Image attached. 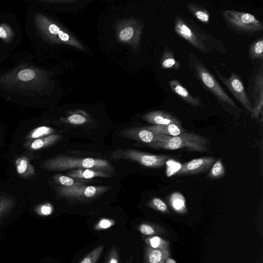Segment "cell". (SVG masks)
I'll list each match as a JSON object with an SVG mask.
<instances>
[{
    "instance_id": "1",
    "label": "cell",
    "mask_w": 263,
    "mask_h": 263,
    "mask_svg": "<svg viewBox=\"0 0 263 263\" xmlns=\"http://www.w3.org/2000/svg\"><path fill=\"white\" fill-rule=\"evenodd\" d=\"M174 30L181 38L204 53L216 51L220 53L227 50L221 41L202 30L194 21L176 15Z\"/></svg>"
},
{
    "instance_id": "2",
    "label": "cell",
    "mask_w": 263,
    "mask_h": 263,
    "mask_svg": "<svg viewBox=\"0 0 263 263\" xmlns=\"http://www.w3.org/2000/svg\"><path fill=\"white\" fill-rule=\"evenodd\" d=\"M188 60L189 68L193 76L205 90L212 94L221 106L234 111H241L198 57L190 53Z\"/></svg>"
},
{
    "instance_id": "3",
    "label": "cell",
    "mask_w": 263,
    "mask_h": 263,
    "mask_svg": "<svg viewBox=\"0 0 263 263\" xmlns=\"http://www.w3.org/2000/svg\"><path fill=\"white\" fill-rule=\"evenodd\" d=\"M222 17L227 26L237 34L250 36L261 32L263 25L254 15L235 10H226Z\"/></svg>"
},
{
    "instance_id": "4",
    "label": "cell",
    "mask_w": 263,
    "mask_h": 263,
    "mask_svg": "<svg viewBox=\"0 0 263 263\" xmlns=\"http://www.w3.org/2000/svg\"><path fill=\"white\" fill-rule=\"evenodd\" d=\"M42 167L49 171H64L74 168L102 170L108 171L111 169L106 160L93 158H72L59 156L45 160Z\"/></svg>"
},
{
    "instance_id": "5",
    "label": "cell",
    "mask_w": 263,
    "mask_h": 263,
    "mask_svg": "<svg viewBox=\"0 0 263 263\" xmlns=\"http://www.w3.org/2000/svg\"><path fill=\"white\" fill-rule=\"evenodd\" d=\"M208 139L200 135L193 133H183L178 136H170L167 140L155 142L149 145L157 148L165 150H176L183 148L189 150L205 152L208 149Z\"/></svg>"
},
{
    "instance_id": "6",
    "label": "cell",
    "mask_w": 263,
    "mask_h": 263,
    "mask_svg": "<svg viewBox=\"0 0 263 263\" xmlns=\"http://www.w3.org/2000/svg\"><path fill=\"white\" fill-rule=\"evenodd\" d=\"M248 96L252 105L251 117L259 119L263 111V63L254 66L248 85Z\"/></svg>"
},
{
    "instance_id": "7",
    "label": "cell",
    "mask_w": 263,
    "mask_h": 263,
    "mask_svg": "<svg viewBox=\"0 0 263 263\" xmlns=\"http://www.w3.org/2000/svg\"><path fill=\"white\" fill-rule=\"evenodd\" d=\"M214 69L221 82L246 110L251 113L252 111V103L240 77L236 73L233 72L230 77L226 78L221 74L216 66Z\"/></svg>"
},
{
    "instance_id": "8",
    "label": "cell",
    "mask_w": 263,
    "mask_h": 263,
    "mask_svg": "<svg viewBox=\"0 0 263 263\" xmlns=\"http://www.w3.org/2000/svg\"><path fill=\"white\" fill-rule=\"evenodd\" d=\"M123 158L136 161L151 167H161L164 165L170 157L165 155H154L133 149L123 151L119 154Z\"/></svg>"
},
{
    "instance_id": "9",
    "label": "cell",
    "mask_w": 263,
    "mask_h": 263,
    "mask_svg": "<svg viewBox=\"0 0 263 263\" xmlns=\"http://www.w3.org/2000/svg\"><path fill=\"white\" fill-rule=\"evenodd\" d=\"M106 186H86L84 185L70 187L60 186L58 192L61 196L70 198H91L104 191Z\"/></svg>"
},
{
    "instance_id": "10",
    "label": "cell",
    "mask_w": 263,
    "mask_h": 263,
    "mask_svg": "<svg viewBox=\"0 0 263 263\" xmlns=\"http://www.w3.org/2000/svg\"><path fill=\"white\" fill-rule=\"evenodd\" d=\"M215 161L213 157L196 158L182 164L175 174L188 175L203 173L210 169Z\"/></svg>"
},
{
    "instance_id": "11",
    "label": "cell",
    "mask_w": 263,
    "mask_h": 263,
    "mask_svg": "<svg viewBox=\"0 0 263 263\" xmlns=\"http://www.w3.org/2000/svg\"><path fill=\"white\" fill-rule=\"evenodd\" d=\"M168 83L172 91L183 101L195 107H203V104L199 97L192 96L177 80H171Z\"/></svg>"
},
{
    "instance_id": "12",
    "label": "cell",
    "mask_w": 263,
    "mask_h": 263,
    "mask_svg": "<svg viewBox=\"0 0 263 263\" xmlns=\"http://www.w3.org/2000/svg\"><path fill=\"white\" fill-rule=\"evenodd\" d=\"M128 134L140 141L147 143L165 141L168 139L170 137L169 136L158 134L143 128L131 129L129 131Z\"/></svg>"
},
{
    "instance_id": "13",
    "label": "cell",
    "mask_w": 263,
    "mask_h": 263,
    "mask_svg": "<svg viewBox=\"0 0 263 263\" xmlns=\"http://www.w3.org/2000/svg\"><path fill=\"white\" fill-rule=\"evenodd\" d=\"M145 119L154 125H167L176 124L181 125V122L174 116L169 112L157 111L149 113Z\"/></svg>"
},
{
    "instance_id": "14",
    "label": "cell",
    "mask_w": 263,
    "mask_h": 263,
    "mask_svg": "<svg viewBox=\"0 0 263 263\" xmlns=\"http://www.w3.org/2000/svg\"><path fill=\"white\" fill-rule=\"evenodd\" d=\"M68 176L77 179H88L96 177H109L107 171L102 170L78 168L67 173Z\"/></svg>"
},
{
    "instance_id": "15",
    "label": "cell",
    "mask_w": 263,
    "mask_h": 263,
    "mask_svg": "<svg viewBox=\"0 0 263 263\" xmlns=\"http://www.w3.org/2000/svg\"><path fill=\"white\" fill-rule=\"evenodd\" d=\"M153 132L169 136H178L185 131L181 125L170 124L167 125H154L143 127Z\"/></svg>"
},
{
    "instance_id": "16",
    "label": "cell",
    "mask_w": 263,
    "mask_h": 263,
    "mask_svg": "<svg viewBox=\"0 0 263 263\" xmlns=\"http://www.w3.org/2000/svg\"><path fill=\"white\" fill-rule=\"evenodd\" d=\"M171 256L170 249L160 250L146 246L144 249V263H164L165 259Z\"/></svg>"
},
{
    "instance_id": "17",
    "label": "cell",
    "mask_w": 263,
    "mask_h": 263,
    "mask_svg": "<svg viewBox=\"0 0 263 263\" xmlns=\"http://www.w3.org/2000/svg\"><path fill=\"white\" fill-rule=\"evenodd\" d=\"M167 201L175 213L181 215L187 213L185 198L181 193L175 192L172 193L168 197Z\"/></svg>"
},
{
    "instance_id": "18",
    "label": "cell",
    "mask_w": 263,
    "mask_h": 263,
    "mask_svg": "<svg viewBox=\"0 0 263 263\" xmlns=\"http://www.w3.org/2000/svg\"><path fill=\"white\" fill-rule=\"evenodd\" d=\"M186 7L190 13L199 21L206 24L210 23V14L206 8L193 2L187 3Z\"/></svg>"
},
{
    "instance_id": "19",
    "label": "cell",
    "mask_w": 263,
    "mask_h": 263,
    "mask_svg": "<svg viewBox=\"0 0 263 263\" xmlns=\"http://www.w3.org/2000/svg\"><path fill=\"white\" fill-rule=\"evenodd\" d=\"M138 231L143 235L151 236H159L167 233L166 229L157 223L145 222L140 223L137 227Z\"/></svg>"
},
{
    "instance_id": "20",
    "label": "cell",
    "mask_w": 263,
    "mask_h": 263,
    "mask_svg": "<svg viewBox=\"0 0 263 263\" xmlns=\"http://www.w3.org/2000/svg\"><path fill=\"white\" fill-rule=\"evenodd\" d=\"M60 137L58 135L51 134L46 137L30 140L27 142L26 146L32 151L39 150L53 144Z\"/></svg>"
},
{
    "instance_id": "21",
    "label": "cell",
    "mask_w": 263,
    "mask_h": 263,
    "mask_svg": "<svg viewBox=\"0 0 263 263\" xmlns=\"http://www.w3.org/2000/svg\"><path fill=\"white\" fill-rule=\"evenodd\" d=\"M15 164L17 173L21 177H28L34 174V167L27 157L23 156L18 158Z\"/></svg>"
},
{
    "instance_id": "22",
    "label": "cell",
    "mask_w": 263,
    "mask_h": 263,
    "mask_svg": "<svg viewBox=\"0 0 263 263\" xmlns=\"http://www.w3.org/2000/svg\"><path fill=\"white\" fill-rule=\"evenodd\" d=\"M161 66L163 69L178 70L181 68L180 62L175 58L173 52L166 46L161 60Z\"/></svg>"
},
{
    "instance_id": "23",
    "label": "cell",
    "mask_w": 263,
    "mask_h": 263,
    "mask_svg": "<svg viewBox=\"0 0 263 263\" xmlns=\"http://www.w3.org/2000/svg\"><path fill=\"white\" fill-rule=\"evenodd\" d=\"M143 240L146 246L150 248L160 250L170 249V241L160 236H151L144 237Z\"/></svg>"
},
{
    "instance_id": "24",
    "label": "cell",
    "mask_w": 263,
    "mask_h": 263,
    "mask_svg": "<svg viewBox=\"0 0 263 263\" xmlns=\"http://www.w3.org/2000/svg\"><path fill=\"white\" fill-rule=\"evenodd\" d=\"M249 57L253 60L263 59V39L261 37L254 41L250 46Z\"/></svg>"
},
{
    "instance_id": "25",
    "label": "cell",
    "mask_w": 263,
    "mask_h": 263,
    "mask_svg": "<svg viewBox=\"0 0 263 263\" xmlns=\"http://www.w3.org/2000/svg\"><path fill=\"white\" fill-rule=\"evenodd\" d=\"M54 130L48 126H41L33 129L27 136L26 139L33 140L51 135Z\"/></svg>"
},
{
    "instance_id": "26",
    "label": "cell",
    "mask_w": 263,
    "mask_h": 263,
    "mask_svg": "<svg viewBox=\"0 0 263 263\" xmlns=\"http://www.w3.org/2000/svg\"><path fill=\"white\" fill-rule=\"evenodd\" d=\"M53 179L55 182L61 184L62 186L70 187L84 184V182L79 181V179L60 174L55 175L53 177Z\"/></svg>"
},
{
    "instance_id": "27",
    "label": "cell",
    "mask_w": 263,
    "mask_h": 263,
    "mask_svg": "<svg viewBox=\"0 0 263 263\" xmlns=\"http://www.w3.org/2000/svg\"><path fill=\"white\" fill-rule=\"evenodd\" d=\"M210 169L208 176L212 179L221 178L226 173L224 166L220 159L216 160Z\"/></svg>"
},
{
    "instance_id": "28",
    "label": "cell",
    "mask_w": 263,
    "mask_h": 263,
    "mask_svg": "<svg viewBox=\"0 0 263 263\" xmlns=\"http://www.w3.org/2000/svg\"><path fill=\"white\" fill-rule=\"evenodd\" d=\"M104 250V246L100 245L87 254L79 263H96Z\"/></svg>"
},
{
    "instance_id": "29",
    "label": "cell",
    "mask_w": 263,
    "mask_h": 263,
    "mask_svg": "<svg viewBox=\"0 0 263 263\" xmlns=\"http://www.w3.org/2000/svg\"><path fill=\"white\" fill-rule=\"evenodd\" d=\"M148 205L150 208L160 213H170L166 204L159 198H154L149 202Z\"/></svg>"
},
{
    "instance_id": "30",
    "label": "cell",
    "mask_w": 263,
    "mask_h": 263,
    "mask_svg": "<svg viewBox=\"0 0 263 263\" xmlns=\"http://www.w3.org/2000/svg\"><path fill=\"white\" fill-rule=\"evenodd\" d=\"M14 204L13 200L6 196L0 197V219L10 211Z\"/></svg>"
},
{
    "instance_id": "31",
    "label": "cell",
    "mask_w": 263,
    "mask_h": 263,
    "mask_svg": "<svg viewBox=\"0 0 263 263\" xmlns=\"http://www.w3.org/2000/svg\"><path fill=\"white\" fill-rule=\"evenodd\" d=\"M34 210L36 214L41 216H47L53 212V207L49 203L38 205Z\"/></svg>"
},
{
    "instance_id": "32",
    "label": "cell",
    "mask_w": 263,
    "mask_h": 263,
    "mask_svg": "<svg viewBox=\"0 0 263 263\" xmlns=\"http://www.w3.org/2000/svg\"><path fill=\"white\" fill-rule=\"evenodd\" d=\"M116 223L115 220L109 218H102L95 224L94 229L96 231H102L108 229Z\"/></svg>"
},
{
    "instance_id": "33",
    "label": "cell",
    "mask_w": 263,
    "mask_h": 263,
    "mask_svg": "<svg viewBox=\"0 0 263 263\" xmlns=\"http://www.w3.org/2000/svg\"><path fill=\"white\" fill-rule=\"evenodd\" d=\"M12 35V30L8 26L5 25H0V38L5 41H8L11 39Z\"/></svg>"
},
{
    "instance_id": "34",
    "label": "cell",
    "mask_w": 263,
    "mask_h": 263,
    "mask_svg": "<svg viewBox=\"0 0 263 263\" xmlns=\"http://www.w3.org/2000/svg\"><path fill=\"white\" fill-rule=\"evenodd\" d=\"M119 254L116 247H112L107 256L105 263H119Z\"/></svg>"
},
{
    "instance_id": "35",
    "label": "cell",
    "mask_w": 263,
    "mask_h": 263,
    "mask_svg": "<svg viewBox=\"0 0 263 263\" xmlns=\"http://www.w3.org/2000/svg\"><path fill=\"white\" fill-rule=\"evenodd\" d=\"M133 33L134 30L133 28L127 27L121 31L119 37L122 41H127L132 37Z\"/></svg>"
},
{
    "instance_id": "36",
    "label": "cell",
    "mask_w": 263,
    "mask_h": 263,
    "mask_svg": "<svg viewBox=\"0 0 263 263\" xmlns=\"http://www.w3.org/2000/svg\"><path fill=\"white\" fill-rule=\"evenodd\" d=\"M68 120L70 123L74 124H81L85 123L86 119L81 115L74 114L69 116Z\"/></svg>"
},
{
    "instance_id": "37",
    "label": "cell",
    "mask_w": 263,
    "mask_h": 263,
    "mask_svg": "<svg viewBox=\"0 0 263 263\" xmlns=\"http://www.w3.org/2000/svg\"><path fill=\"white\" fill-rule=\"evenodd\" d=\"M58 35L60 39L63 41H67L69 40V35L61 30H60Z\"/></svg>"
},
{
    "instance_id": "38",
    "label": "cell",
    "mask_w": 263,
    "mask_h": 263,
    "mask_svg": "<svg viewBox=\"0 0 263 263\" xmlns=\"http://www.w3.org/2000/svg\"><path fill=\"white\" fill-rule=\"evenodd\" d=\"M164 263H177V262L176 261V260L175 259H174L173 258H172L170 256V257H167L165 259Z\"/></svg>"
}]
</instances>
